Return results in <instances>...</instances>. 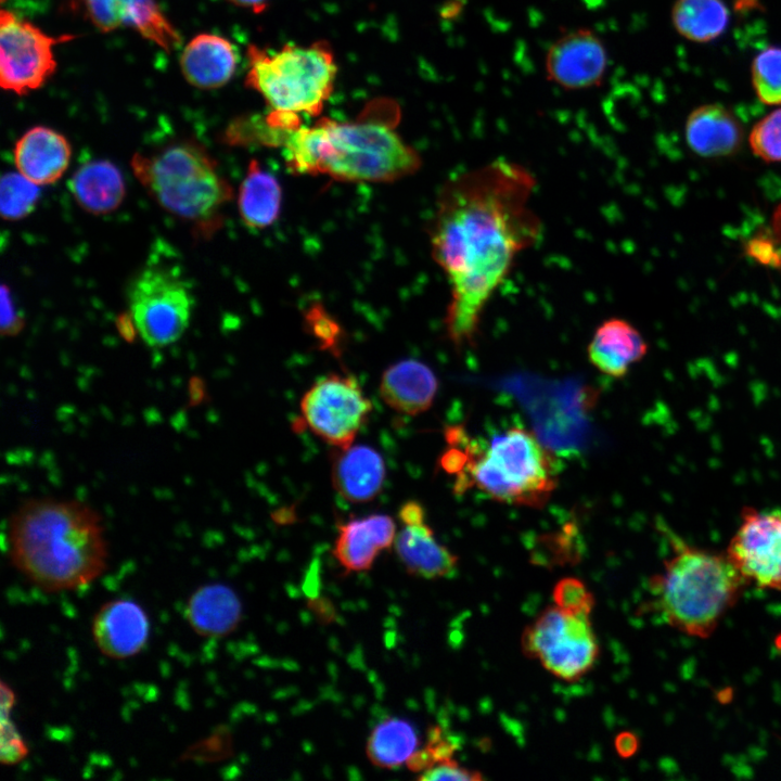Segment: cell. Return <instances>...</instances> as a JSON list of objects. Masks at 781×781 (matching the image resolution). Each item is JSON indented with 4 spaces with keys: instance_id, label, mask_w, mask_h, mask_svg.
Returning <instances> with one entry per match:
<instances>
[{
    "instance_id": "cell-21",
    "label": "cell",
    "mask_w": 781,
    "mask_h": 781,
    "mask_svg": "<svg viewBox=\"0 0 781 781\" xmlns=\"http://www.w3.org/2000/svg\"><path fill=\"white\" fill-rule=\"evenodd\" d=\"M438 389L433 370L425 363L406 359L389 366L382 374L379 393L393 410L418 415L431 408Z\"/></svg>"
},
{
    "instance_id": "cell-6",
    "label": "cell",
    "mask_w": 781,
    "mask_h": 781,
    "mask_svg": "<svg viewBox=\"0 0 781 781\" xmlns=\"http://www.w3.org/2000/svg\"><path fill=\"white\" fill-rule=\"evenodd\" d=\"M133 175L156 203L188 221H216L232 197L229 182L207 150L193 140L171 142L131 158Z\"/></svg>"
},
{
    "instance_id": "cell-7",
    "label": "cell",
    "mask_w": 781,
    "mask_h": 781,
    "mask_svg": "<svg viewBox=\"0 0 781 781\" xmlns=\"http://www.w3.org/2000/svg\"><path fill=\"white\" fill-rule=\"evenodd\" d=\"M245 85L257 91L276 112L317 116L330 98L337 66L330 46L286 44L267 51L251 44Z\"/></svg>"
},
{
    "instance_id": "cell-42",
    "label": "cell",
    "mask_w": 781,
    "mask_h": 781,
    "mask_svg": "<svg viewBox=\"0 0 781 781\" xmlns=\"http://www.w3.org/2000/svg\"><path fill=\"white\" fill-rule=\"evenodd\" d=\"M15 703V694L4 682L1 683V713H10Z\"/></svg>"
},
{
    "instance_id": "cell-14",
    "label": "cell",
    "mask_w": 781,
    "mask_h": 781,
    "mask_svg": "<svg viewBox=\"0 0 781 781\" xmlns=\"http://www.w3.org/2000/svg\"><path fill=\"white\" fill-rule=\"evenodd\" d=\"M101 31L130 27L166 51L177 48L180 36L153 0H73Z\"/></svg>"
},
{
    "instance_id": "cell-24",
    "label": "cell",
    "mask_w": 781,
    "mask_h": 781,
    "mask_svg": "<svg viewBox=\"0 0 781 781\" xmlns=\"http://www.w3.org/2000/svg\"><path fill=\"white\" fill-rule=\"evenodd\" d=\"M68 188L78 205L92 215H106L116 210L126 195L121 171L106 159H93L80 165L72 175Z\"/></svg>"
},
{
    "instance_id": "cell-20",
    "label": "cell",
    "mask_w": 781,
    "mask_h": 781,
    "mask_svg": "<svg viewBox=\"0 0 781 781\" xmlns=\"http://www.w3.org/2000/svg\"><path fill=\"white\" fill-rule=\"evenodd\" d=\"M396 554L409 575L425 579L450 576L459 558L438 542L426 518L402 523L394 541Z\"/></svg>"
},
{
    "instance_id": "cell-31",
    "label": "cell",
    "mask_w": 781,
    "mask_h": 781,
    "mask_svg": "<svg viewBox=\"0 0 781 781\" xmlns=\"http://www.w3.org/2000/svg\"><path fill=\"white\" fill-rule=\"evenodd\" d=\"M748 144L753 154L761 161L781 162V108L770 112L753 126Z\"/></svg>"
},
{
    "instance_id": "cell-12",
    "label": "cell",
    "mask_w": 781,
    "mask_h": 781,
    "mask_svg": "<svg viewBox=\"0 0 781 781\" xmlns=\"http://www.w3.org/2000/svg\"><path fill=\"white\" fill-rule=\"evenodd\" d=\"M726 554L750 584L781 591V511L745 508Z\"/></svg>"
},
{
    "instance_id": "cell-11",
    "label": "cell",
    "mask_w": 781,
    "mask_h": 781,
    "mask_svg": "<svg viewBox=\"0 0 781 781\" xmlns=\"http://www.w3.org/2000/svg\"><path fill=\"white\" fill-rule=\"evenodd\" d=\"M74 36L54 38L12 12L0 14V84L4 90L26 94L43 86L56 71L53 47Z\"/></svg>"
},
{
    "instance_id": "cell-43",
    "label": "cell",
    "mask_w": 781,
    "mask_h": 781,
    "mask_svg": "<svg viewBox=\"0 0 781 781\" xmlns=\"http://www.w3.org/2000/svg\"><path fill=\"white\" fill-rule=\"evenodd\" d=\"M228 1H230L231 3H233L238 7H241L244 9H249L251 11H253L255 13L263 12L267 8L268 2H269V0H228Z\"/></svg>"
},
{
    "instance_id": "cell-41",
    "label": "cell",
    "mask_w": 781,
    "mask_h": 781,
    "mask_svg": "<svg viewBox=\"0 0 781 781\" xmlns=\"http://www.w3.org/2000/svg\"><path fill=\"white\" fill-rule=\"evenodd\" d=\"M770 234L781 248V202L773 210Z\"/></svg>"
},
{
    "instance_id": "cell-10",
    "label": "cell",
    "mask_w": 781,
    "mask_h": 781,
    "mask_svg": "<svg viewBox=\"0 0 781 781\" xmlns=\"http://www.w3.org/2000/svg\"><path fill=\"white\" fill-rule=\"evenodd\" d=\"M372 408L371 400L350 374L333 373L319 379L300 400L304 423L336 449L353 445Z\"/></svg>"
},
{
    "instance_id": "cell-29",
    "label": "cell",
    "mask_w": 781,
    "mask_h": 781,
    "mask_svg": "<svg viewBox=\"0 0 781 781\" xmlns=\"http://www.w3.org/2000/svg\"><path fill=\"white\" fill-rule=\"evenodd\" d=\"M39 197V185L20 172H7L2 176L0 209L3 219L16 221L27 217L34 212Z\"/></svg>"
},
{
    "instance_id": "cell-9",
    "label": "cell",
    "mask_w": 781,
    "mask_h": 781,
    "mask_svg": "<svg viewBox=\"0 0 781 781\" xmlns=\"http://www.w3.org/2000/svg\"><path fill=\"white\" fill-rule=\"evenodd\" d=\"M521 646L527 657L539 660L552 675L571 682L587 674L599 656L590 614L555 604L525 628Z\"/></svg>"
},
{
    "instance_id": "cell-23",
    "label": "cell",
    "mask_w": 781,
    "mask_h": 781,
    "mask_svg": "<svg viewBox=\"0 0 781 781\" xmlns=\"http://www.w3.org/2000/svg\"><path fill=\"white\" fill-rule=\"evenodd\" d=\"M238 55L232 43L218 35H196L183 49L180 57L185 80L200 89L225 86L233 76Z\"/></svg>"
},
{
    "instance_id": "cell-5",
    "label": "cell",
    "mask_w": 781,
    "mask_h": 781,
    "mask_svg": "<svg viewBox=\"0 0 781 781\" xmlns=\"http://www.w3.org/2000/svg\"><path fill=\"white\" fill-rule=\"evenodd\" d=\"M674 538V537H673ZM674 554L652 581L660 611L676 630L710 637L750 582L725 553L673 539Z\"/></svg>"
},
{
    "instance_id": "cell-34",
    "label": "cell",
    "mask_w": 781,
    "mask_h": 781,
    "mask_svg": "<svg viewBox=\"0 0 781 781\" xmlns=\"http://www.w3.org/2000/svg\"><path fill=\"white\" fill-rule=\"evenodd\" d=\"M27 745L10 719V713H1V763L16 764L27 756Z\"/></svg>"
},
{
    "instance_id": "cell-2",
    "label": "cell",
    "mask_w": 781,
    "mask_h": 781,
    "mask_svg": "<svg viewBox=\"0 0 781 781\" xmlns=\"http://www.w3.org/2000/svg\"><path fill=\"white\" fill-rule=\"evenodd\" d=\"M12 564L46 592L74 590L99 578L108 548L99 514L77 500L31 499L9 522Z\"/></svg>"
},
{
    "instance_id": "cell-33",
    "label": "cell",
    "mask_w": 781,
    "mask_h": 781,
    "mask_svg": "<svg viewBox=\"0 0 781 781\" xmlns=\"http://www.w3.org/2000/svg\"><path fill=\"white\" fill-rule=\"evenodd\" d=\"M552 596L554 604L567 611L591 614L594 606L593 594L580 579L575 577H565L559 580Z\"/></svg>"
},
{
    "instance_id": "cell-4",
    "label": "cell",
    "mask_w": 781,
    "mask_h": 781,
    "mask_svg": "<svg viewBox=\"0 0 781 781\" xmlns=\"http://www.w3.org/2000/svg\"><path fill=\"white\" fill-rule=\"evenodd\" d=\"M465 452L454 488H475L501 503L540 508L558 485L559 466L538 437L523 427H511L487 443L470 441L460 427L446 433Z\"/></svg>"
},
{
    "instance_id": "cell-32",
    "label": "cell",
    "mask_w": 781,
    "mask_h": 781,
    "mask_svg": "<svg viewBox=\"0 0 781 781\" xmlns=\"http://www.w3.org/2000/svg\"><path fill=\"white\" fill-rule=\"evenodd\" d=\"M457 745L447 738L443 729L428 730V740L424 747L417 750L407 760V767L413 772H423L436 764L452 758Z\"/></svg>"
},
{
    "instance_id": "cell-30",
    "label": "cell",
    "mask_w": 781,
    "mask_h": 781,
    "mask_svg": "<svg viewBox=\"0 0 781 781\" xmlns=\"http://www.w3.org/2000/svg\"><path fill=\"white\" fill-rule=\"evenodd\" d=\"M752 84L758 100L767 105L781 104V47H769L754 59Z\"/></svg>"
},
{
    "instance_id": "cell-35",
    "label": "cell",
    "mask_w": 781,
    "mask_h": 781,
    "mask_svg": "<svg viewBox=\"0 0 781 781\" xmlns=\"http://www.w3.org/2000/svg\"><path fill=\"white\" fill-rule=\"evenodd\" d=\"M483 776L481 772L476 770H470L468 768H464L458 764L457 760L452 758L443 760L435 766L431 767L430 769L421 772V774L418 777V780H426V781H434V780H458V781H478L482 780Z\"/></svg>"
},
{
    "instance_id": "cell-19",
    "label": "cell",
    "mask_w": 781,
    "mask_h": 781,
    "mask_svg": "<svg viewBox=\"0 0 781 781\" xmlns=\"http://www.w3.org/2000/svg\"><path fill=\"white\" fill-rule=\"evenodd\" d=\"M684 135L690 150L704 158L731 156L741 149L744 139L737 116L719 103L694 108L687 117Z\"/></svg>"
},
{
    "instance_id": "cell-27",
    "label": "cell",
    "mask_w": 781,
    "mask_h": 781,
    "mask_svg": "<svg viewBox=\"0 0 781 781\" xmlns=\"http://www.w3.org/2000/svg\"><path fill=\"white\" fill-rule=\"evenodd\" d=\"M419 744L415 728L405 719L392 717L372 729L366 744V754L372 765L394 769L406 764L419 750Z\"/></svg>"
},
{
    "instance_id": "cell-1",
    "label": "cell",
    "mask_w": 781,
    "mask_h": 781,
    "mask_svg": "<svg viewBox=\"0 0 781 781\" xmlns=\"http://www.w3.org/2000/svg\"><path fill=\"white\" fill-rule=\"evenodd\" d=\"M535 188L527 167L498 158L451 178L439 192L430 244L449 285L444 322L457 348L474 343L487 304L541 236L530 207Z\"/></svg>"
},
{
    "instance_id": "cell-25",
    "label": "cell",
    "mask_w": 781,
    "mask_h": 781,
    "mask_svg": "<svg viewBox=\"0 0 781 781\" xmlns=\"http://www.w3.org/2000/svg\"><path fill=\"white\" fill-rule=\"evenodd\" d=\"M187 618L197 635L223 637L239 626L242 619V603L235 591L227 585H204L190 597Z\"/></svg>"
},
{
    "instance_id": "cell-40",
    "label": "cell",
    "mask_w": 781,
    "mask_h": 781,
    "mask_svg": "<svg viewBox=\"0 0 781 781\" xmlns=\"http://www.w3.org/2000/svg\"><path fill=\"white\" fill-rule=\"evenodd\" d=\"M614 745L620 757L629 758L638 751L639 740L635 733L630 731H623L616 735Z\"/></svg>"
},
{
    "instance_id": "cell-16",
    "label": "cell",
    "mask_w": 781,
    "mask_h": 781,
    "mask_svg": "<svg viewBox=\"0 0 781 781\" xmlns=\"http://www.w3.org/2000/svg\"><path fill=\"white\" fill-rule=\"evenodd\" d=\"M396 535L395 521L387 514L351 518L337 525L332 552L346 573L364 572L394 545Z\"/></svg>"
},
{
    "instance_id": "cell-36",
    "label": "cell",
    "mask_w": 781,
    "mask_h": 781,
    "mask_svg": "<svg viewBox=\"0 0 781 781\" xmlns=\"http://www.w3.org/2000/svg\"><path fill=\"white\" fill-rule=\"evenodd\" d=\"M746 253L766 266L781 267V248L769 234H758L746 244Z\"/></svg>"
},
{
    "instance_id": "cell-3",
    "label": "cell",
    "mask_w": 781,
    "mask_h": 781,
    "mask_svg": "<svg viewBox=\"0 0 781 781\" xmlns=\"http://www.w3.org/2000/svg\"><path fill=\"white\" fill-rule=\"evenodd\" d=\"M279 145L293 172L340 181L392 182L421 166L417 151L382 119L340 123L322 118L311 127L285 132Z\"/></svg>"
},
{
    "instance_id": "cell-26",
    "label": "cell",
    "mask_w": 781,
    "mask_h": 781,
    "mask_svg": "<svg viewBox=\"0 0 781 781\" xmlns=\"http://www.w3.org/2000/svg\"><path fill=\"white\" fill-rule=\"evenodd\" d=\"M282 190L277 178L256 161H251L238 193V207L245 226L263 229L278 218Z\"/></svg>"
},
{
    "instance_id": "cell-38",
    "label": "cell",
    "mask_w": 781,
    "mask_h": 781,
    "mask_svg": "<svg viewBox=\"0 0 781 781\" xmlns=\"http://www.w3.org/2000/svg\"><path fill=\"white\" fill-rule=\"evenodd\" d=\"M309 325L312 335L320 342V347L330 350L333 355H338L341 343L338 325L322 313L317 316L312 313Z\"/></svg>"
},
{
    "instance_id": "cell-37",
    "label": "cell",
    "mask_w": 781,
    "mask_h": 781,
    "mask_svg": "<svg viewBox=\"0 0 781 781\" xmlns=\"http://www.w3.org/2000/svg\"><path fill=\"white\" fill-rule=\"evenodd\" d=\"M25 320L17 309L12 293L8 285H1V334L3 336H15L22 332Z\"/></svg>"
},
{
    "instance_id": "cell-39",
    "label": "cell",
    "mask_w": 781,
    "mask_h": 781,
    "mask_svg": "<svg viewBox=\"0 0 781 781\" xmlns=\"http://www.w3.org/2000/svg\"><path fill=\"white\" fill-rule=\"evenodd\" d=\"M309 609L323 624L333 623L337 613L335 606L328 598L312 597L309 601Z\"/></svg>"
},
{
    "instance_id": "cell-22",
    "label": "cell",
    "mask_w": 781,
    "mask_h": 781,
    "mask_svg": "<svg viewBox=\"0 0 781 781\" xmlns=\"http://www.w3.org/2000/svg\"><path fill=\"white\" fill-rule=\"evenodd\" d=\"M591 364L612 377L624 376L648 351L639 330L620 318H610L596 329L587 348Z\"/></svg>"
},
{
    "instance_id": "cell-8",
    "label": "cell",
    "mask_w": 781,
    "mask_h": 781,
    "mask_svg": "<svg viewBox=\"0 0 781 781\" xmlns=\"http://www.w3.org/2000/svg\"><path fill=\"white\" fill-rule=\"evenodd\" d=\"M129 318L150 347L176 343L187 331L194 306L190 287L172 269L142 268L127 287Z\"/></svg>"
},
{
    "instance_id": "cell-13",
    "label": "cell",
    "mask_w": 781,
    "mask_h": 781,
    "mask_svg": "<svg viewBox=\"0 0 781 781\" xmlns=\"http://www.w3.org/2000/svg\"><path fill=\"white\" fill-rule=\"evenodd\" d=\"M609 54L601 37L588 27L560 35L548 48L547 78L566 90H585L602 84Z\"/></svg>"
},
{
    "instance_id": "cell-15",
    "label": "cell",
    "mask_w": 781,
    "mask_h": 781,
    "mask_svg": "<svg viewBox=\"0 0 781 781\" xmlns=\"http://www.w3.org/2000/svg\"><path fill=\"white\" fill-rule=\"evenodd\" d=\"M92 637L99 651L114 660L139 653L145 645L150 623L145 611L135 601L116 599L104 603L94 614Z\"/></svg>"
},
{
    "instance_id": "cell-28",
    "label": "cell",
    "mask_w": 781,
    "mask_h": 781,
    "mask_svg": "<svg viewBox=\"0 0 781 781\" xmlns=\"http://www.w3.org/2000/svg\"><path fill=\"white\" fill-rule=\"evenodd\" d=\"M671 21L677 33L693 42H708L727 28L729 10L722 0H676Z\"/></svg>"
},
{
    "instance_id": "cell-18",
    "label": "cell",
    "mask_w": 781,
    "mask_h": 781,
    "mask_svg": "<svg viewBox=\"0 0 781 781\" xmlns=\"http://www.w3.org/2000/svg\"><path fill=\"white\" fill-rule=\"evenodd\" d=\"M331 468L334 489L350 503L370 502L383 488L385 463L381 453L370 446L337 448Z\"/></svg>"
},
{
    "instance_id": "cell-17",
    "label": "cell",
    "mask_w": 781,
    "mask_h": 781,
    "mask_svg": "<svg viewBox=\"0 0 781 781\" xmlns=\"http://www.w3.org/2000/svg\"><path fill=\"white\" fill-rule=\"evenodd\" d=\"M71 158L72 146L67 138L46 126L28 129L13 149L17 171L39 187L59 181Z\"/></svg>"
}]
</instances>
